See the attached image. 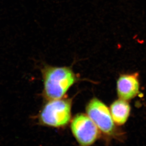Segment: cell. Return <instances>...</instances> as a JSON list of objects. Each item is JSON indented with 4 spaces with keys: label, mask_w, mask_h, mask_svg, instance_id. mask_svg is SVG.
<instances>
[{
    "label": "cell",
    "mask_w": 146,
    "mask_h": 146,
    "mask_svg": "<svg viewBox=\"0 0 146 146\" xmlns=\"http://www.w3.org/2000/svg\"><path fill=\"white\" fill-rule=\"evenodd\" d=\"M71 129L80 146H91L97 141L99 131L86 114H78L71 123Z\"/></svg>",
    "instance_id": "277c9868"
},
{
    "label": "cell",
    "mask_w": 146,
    "mask_h": 146,
    "mask_svg": "<svg viewBox=\"0 0 146 146\" xmlns=\"http://www.w3.org/2000/svg\"><path fill=\"white\" fill-rule=\"evenodd\" d=\"M43 90L46 100L63 98L69 89L79 80V76L68 66L46 65L41 69Z\"/></svg>",
    "instance_id": "6da1fadb"
},
{
    "label": "cell",
    "mask_w": 146,
    "mask_h": 146,
    "mask_svg": "<svg viewBox=\"0 0 146 146\" xmlns=\"http://www.w3.org/2000/svg\"><path fill=\"white\" fill-rule=\"evenodd\" d=\"M110 110L115 124L120 126L124 125L128 121L131 106L127 101L119 99L111 104Z\"/></svg>",
    "instance_id": "8992f818"
},
{
    "label": "cell",
    "mask_w": 146,
    "mask_h": 146,
    "mask_svg": "<svg viewBox=\"0 0 146 146\" xmlns=\"http://www.w3.org/2000/svg\"><path fill=\"white\" fill-rule=\"evenodd\" d=\"M138 74H123L119 76L117 81V92L119 99L131 100L139 91Z\"/></svg>",
    "instance_id": "5b68a950"
},
{
    "label": "cell",
    "mask_w": 146,
    "mask_h": 146,
    "mask_svg": "<svg viewBox=\"0 0 146 146\" xmlns=\"http://www.w3.org/2000/svg\"><path fill=\"white\" fill-rule=\"evenodd\" d=\"M72 100L63 98L48 100L38 115L39 122L46 126L60 128L68 125L71 118Z\"/></svg>",
    "instance_id": "7a4b0ae2"
},
{
    "label": "cell",
    "mask_w": 146,
    "mask_h": 146,
    "mask_svg": "<svg viewBox=\"0 0 146 146\" xmlns=\"http://www.w3.org/2000/svg\"><path fill=\"white\" fill-rule=\"evenodd\" d=\"M86 112L99 131L108 136L115 134V123L110 110L101 100L96 97L92 99L86 106Z\"/></svg>",
    "instance_id": "3957f363"
}]
</instances>
